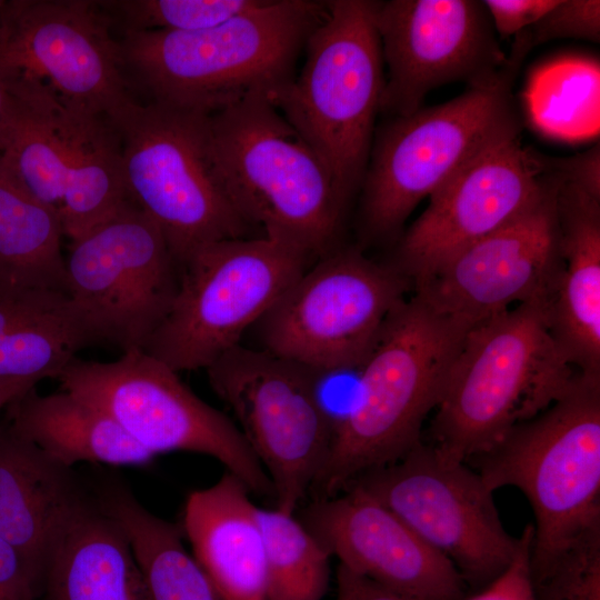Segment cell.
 I'll return each mask as SVG.
<instances>
[{
    "mask_svg": "<svg viewBox=\"0 0 600 600\" xmlns=\"http://www.w3.org/2000/svg\"><path fill=\"white\" fill-rule=\"evenodd\" d=\"M327 1L267 0L220 26L122 34L126 72L150 101L216 112L251 94L268 99L296 63Z\"/></svg>",
    "mask_w": 600,
    "mask_h": 600,
    "instance_id": "cell-2",
    "label": "cell"
},
{
    "mask_svg": "<svg viewBox=\"0 0 600 600\" xmlns=\"http://www.w3.org/2000/svg\"><path fill=\"white\" fill-rule=\"evenodd\" d=\"M112 28L100 1H3L0 78L43 84L67 102L110 116L134 99Z\"/></svg>",
    "mask_w": 600,
    "mask_h": 600,
    "instance_id": "cell-16",
    "label": "cell"
},
{
    "mask_svg": "<svg viewBox=\"0 0 600 600\" xmlns=\"http://www.w3.org/2000/svg\"><path fill=\"white\" fill-rule=\"evenodd\" d=\"M264 543L267 600H322L330 553L292 512L257 508Z\"/></svg>",
    "mask_w": 600,
    "mask_h": 600,
    "instance_id": "cell-29",
    "label": "cell"
},
{
    "mask_svg": "<svg viewBox=\"0 0 600 600\" xmlns=\"http://www.w3.org/2000/svg\"><path fill=\"white\" fill-rule=\"evenodd\" d=\"M13 97L0 158L34 198L59 216L71 241L118 212L128 198L119 133L108 116L47 87L3 81Z\"/></svg>",
    "mask_w": 600,
    "mask_h": 600,
    "instance_id": "cell-8",
    "label": "cell"
},
{
    "mask_svg": "<svg viewBox=\"0 0 600 600\" xmlns=\"http://www.w3.org/2000/svg\"><path fill=\"white\" fill-rule=\"evenodd\" d=\"M556 167L562 267L549 303L551 331L579 373L600 378V191Z\"/></svg>",
    "mask_w": 600,
    "mask_h": 600,
    "instance_id": "cell-21",
    "label": "cell"
},
{
    "mask_svg": "<svg viewBox=\"0 0 600 600\" xmlns=\"http://www.w3.org/2000/svg\"><path fill=\"white\" fill-rule=\"evenodd\" d=\"M91 486L102 509L126 534L149 600H221L186 549L180 529L144 508L118 478L103 477Z\"/></svg>",
    "mask_w": 600,
    "mask_h": 600,
    "instance_id": "cell-27",
    "label": "cell"
},
{
    "mask_svg": "<svg viewBox=\"0 0 600 600\" xmlns=\"http://www.w3.org/2000/svg\"><path fill=\"white\" fill-rule=\"evenodd\" d=\"M62 224L0 158V279L66 293Z\"/></svg>",
    "mask_w": 600,
    "mask_h": 600,
    "instance_id": "cell-28",
    "label": "cell"
},
{
    "mask_svg": "<svg viewBox=\"0 0 600 600\" xmlns=\"http://www.w3.org/2000/svg\"><path fill=\"white\" fill-rule=\"evenodd\" d=\"M339 564L418 600H462L454 566L397 514L356 484L313 499L302 520Z\"/></svg>",
    "mask_w": 600,
    "mask_h": 600,
    "instance_id": "cell-20",
    "label": "cell"
},
{
    "mask_svg": "<svg viewBox=\"0 0 600 600\" xmlns=\"http://www.w3.org/2000/svg\"><path fill=\"white\" fill-rule=\"evenodd\" d=\"M351 484L371 494L446 557L466 584L484 588L507 569L519 549L520 537L504 529L493 492L479 473L434 444L420 442L398 461Z\"/></svg>",
    "mask_w": 600,
    "mask_h": 600,
    "instance_id": "cell-15",
    "label": "cell"
},
{
    "mask_svg": "<svg viewBox=\"0 0 600 600\" xmlns=\"http://www.w3.org/2000/svg\"><path fill=\"white\" fill-rule=\"evenodd\" d=\"M227 191L244 220L310 260L336 248L350 201L329 168L264 94L209 114Z\"/></svg>",
    "mask_w": 600,
    "mask_h": 600,
    "instance_id": "cell-4",
    "label": "cell"
},
{
    "mask_svg": "<svg viewBox=\"0 0 600 600\" xmlns=\"http://www.w3.org/2000/svg\"><path fill=\"white\" fill-rule=\"evenodd\" d=\"M513 79L506 73L444 103L392 117L377 132L360 188L364 237H393L422 199L491 146L520 132Z\"/></svg>",
    "mask_w": 600,
    "mask_h": 600,
    "instance_id": "cell-9",
    "label": "cell"
},
{
    "mask_svg": "<svg viewBox=\"0 0 600 600\" xmlns=\"http://www.w3.org/2000/svg\"><path fill=\"white\" fill-rule=\"evenodd\" d=\"M378 4L327 1L306 40L301 70L269 98L349 201L362 184L384 86Z\"/></svg>",
    "mask_w": 600,
    "mask_h": 600,
    "instance_id": "cell-6",
    "label": "cell"
},
{
    "mask_svg": "<svg viewBox=\"0 0 600 600\" xmlns=\"http://www.w3.org/2000/svg\"><path fill=\"white\" fill-rule=\"evenodd\" d=\"M376 27L387 67L380 111L391 117L416 112L440 86L478 87L513 73L482 1H379Z\"/></svg>",
    "mask_w": 600,
    "mask_h": 600,
    "instance_id": "cell-18",
    "label": "cell"
},
{
    "mask_svg": "<svg viewBox=\"0 0 600 600\" xmlns=\"http://www.w3.org/2000/svg\"><path fill=\"white\" fill-rule=\"evenodd\" d=\"M89 482L9 427L0 426V538L30 564L41 582L47 558Z\"/></svg>",
    "mask_w": 600,
    "mask_h": 600,
    "instance_id": "cell-22",
    "label": "cell"
},
{
    "mask_svg": "<svg viewBox=\"0 0 600 600\" xmlns=\"http://www.w3.org/2000/svg\"><path fill=\"white\" fill-rule=\"evenodd\" d=\"M249 492L227 471L184 503L182 531L221 600H267L264 543Z\"/></svg>",
    "mask_w": 600,
    "mask_h": 600,
    "instance_id": "cell-23",
    "label": "cell"
},
{
    "mask_svg": "<svg viewBox=\"0 0 600 600\" xmlns=\"http://www.w3.org/2000/svg\"><path fill=\"white\" fill-rule=\"evenodd\" d=\"M267 0H112L100 1L113 27L139 31H198L220 26Z\"/></svg>",
    "mask_w": 600,
    "mask_h": 600,
    "instance_id": "cell-30",
    "label": "cell"
},
{
    "mask_svg": "<svg viewBox=\"0 0 600 600\" xmlns=\"http://www.w3.org/2000/svg\"><path fill=\"white\" fill-rule=\"evenodd\" d=\"M309 261L263 234L199 249L180 268L172 304L143 351L176 372L206 369L240 344Z\"/></svg>",
    "mask_w": 600,
    "mask_h": 600,
    "instance_id": "cell-10",
    "label": "cell"
},
{
    "mask_svg": "<svg viewBox=\"0 0 600 600\" xmlns=\"http://www.w3.org/2000/svg\"><path fill=\"white\" fill-rule=\"evenodd\" d=\"M42 582L26 559L0 538V600H41Z\"/></svg>",
    "mask_w": 600,
    "mask_h": 600,
    "instance_id": "cell-34",
    "label": "cell"
},
{
    "mask_svg": "<svg viewBox=\"0 0 600 600\" xmlns=\"http://www.w3.org/2000/svg\"><path fill=\"white\" fill-rule=\"evenodd\" d=\"M579 372L557 342L549 302L517 304L466 333L431 422L434 446L467 461L563 397Z\"/></svg>",
    "mask_w": 600,
    "mask_h": 600,
    "instance_id": "cell-3",
    "label": "cell"
},
{
    "mask_svg": "<svg viewBox=\"0 0 600 600\" xmlns=\"http://www.w3.org/2000/svg\"><path fill=\"white\" fill-rule=\"evenodd\" d=\"M469 329L417 296L394 310L358 368L351 403L334 422L328 458L310 489L313 499L338 494L422 442L423 422L440 401Z\"/></svg>",
    "mask_w": 600,
    "mask_h": 600,
    "instance_id": "cell-1",
    "label": "cell"
},
{
    "mask_svg": "<svg viewBox=\"0 0 600 600\" xmlns=\"http://www.w3.org/2000/svg\"><path fill=\"white\" fill-rule=\"evenodd\" d=\"M336 600H418L388 589L342 564L337 569Z\"/></svg>",
    "mask_w": 600,
    "mask_h": 600,
    "instance_id": "cell-36",
    "label": "cell"
},
{
    "mask_svg": "<svg viewBox=\"0 0 600 600\" xmlns=\"http://www.w3.org/2000/svg\"><path fill=\"white\" fill-rule=\"evenodd\" d=\"M58 380L62 390L104 410L154 456L188 451L212 457L250 492L272 496L269 477L237 424L147 352H123L110 362L74 359Z\"/></svg>",
    "mask_w": 600,
    "mask_h": 600,
    "instance_id": "cell-12",
    "label": "cell"
},
{
    "mask_svg": "<svg viewBox=\"0 0 600 600\" xmlns=\"http://www.w3.org/2000/svg\"><path fill=\"white\" fill-rule=\"evenodd\" d=\"M17 400L16 394L8 388L0 384V412L4 407Z\"/></svg>",
    "mask_w": 600,
    "mask_h": 600,
    "instance_id": "cell-38",
    "label": "cell"
},
{
    "mask_svg": "<svg viewBox=\"0 0 600 600\" xmlns=\"http://www.w3.org/2000/svg\"><path fill=\"white\" fill-rule=\"evenodd\" d=\"M90 340L62 291L0 279V384L17 400L58 379Z\"/></svg>",
    "mask_w": 600,
    "mask_h": 600,
    "instance_id": "cell-25",
    "label": "cell"
},
{
    "mask_svg": "<svg viewBox=\"0 0 600 600\" xmlns=\"http://www.w3.org/2000/svg\"><path fill=\"white\" fill-rule=\"evenodd\" d=\"M558 184L551 159L539 198L414 284V296L470 328L523 302L550 303L562 267Z\"/></svg>",
    "mask_w": 600,
    "mask_h": 600,
    "instance_id": "cell-17",
    "label": "cell"
},
{
    "mask_svg": "<svg viewBox=\"0 0 600 600\" xmlns=\"http://www.w3.org/2000/svg\"><path fill=\"white\" fill-rule=\"evenodd\" d=\"M9 429L60 464L147 466L156 457L104 410L62 390L34 389L8 406Z\"/></svg>",
    "mask_w": 600,
    "mask_h": 600,
    "instance_id": "cell-26",
    "label": "cell"
},
{
    "mask_svg": "<svg viewBox=\"0 0 600 600\" xmlns=\"http://www.w3.org/2000/svg\"><path fill=\"white\" fill-rule=\"evenodd\" d=\"M13 107V97L0 78V137L9 121Z\"/></svg>",
    "mask_w": 600,
    "mask_h": 600,
    "instance_id": "cell-37",
    "label": "cell"
},
{
    "mask_svg": "<svg viewBox=\"0 0 600 600\" xmlns=\"http://www.w3.org/2000/svg\"><path fill=\"white\" fill-rule=\"evenodd\" d=\"M204 370L268 474L276 508L293 513L321 471L333 437L318 376L241 344Z\"/></svg>",
    "mask_w": 600,
    "mask_h": 600,
    "instance_id": "cell-13",
    "label": "cell"
},
{
    "mask_svg": "<svg viewBox=\"0 0 600 600\" xmlns=\"http://www.w3.org/2000/svg\"><path fill=\"white\" fill-rule=\"evenodd\" d=\"M516 36L507 57V67L514 73L531 48L540 43L566 38L598 42L600 1L559 0L539 21Z\"/></svg>",
    "mask_w": 600,
    "mask_h": 600,
    "instance_id": "cell-32",
    "label": "cell"
},
{
    "mask_svg": "<svg viewBox=\"0 0 600 600\" xmlns=\"http://www.w3.org/2000/svg\"><path fill=\"white\" fill-rule=\"evenodd\" d=\"M66 294L91 346L144 350L174 299L179 267L159 227L129 200L71 241Z\"/></svg>",
    "mask_w": 600,
    "mask_h": 600,
    "instance_id": "cell-14",
    "label": "cell"
},
{
    "mask_svg": "<svg viewBox=\"0 0 600 600\" xmlns=\"http://www.w3.org/2000/svg\"><path fill=\"white\" fill-rule=\"evenodd\" d=\"M559 0L482 1L494 31L508 38L526 30L548 13Z\"/></svg>",
    "mask_w": 600,
    "mask_h": 600,
    "instance_id": "cell-35",
    "label": "cell"
},
{
    "mask_svg": "<svg viewBox=\"0 0 600 600\" xmlns=\"http://www.w3.org/2000/svg\"><path fill=\"white\" fill-rule=\"evenodd\" d=\"M494 492L519 489L534 516L530 571L600 529V378L579 373L569 391L472 458Z\"/></svg>",
    "mask_w": 600,
    "mask_h": 600,
    "instance_id": "cell-5",
    "label": "cell"
},
{
    "mask_svg": "<svg viewBox=\"0 0 600 600\" xmlns=\"http://www.w3.org/2000/svg\"><path fill=\"white\" fill-rule=\"evenodd\" d=\"M533 536L528 524L520 536L519 549L507 569L468 600H536L531 573L530 551Z\"/></svg>",
    "mask_w": 600,
    "mask_h": 600,
    "instance_id": "cell-33",
    "label": "cell"
},
{
    "mask_svg": "<svg viewBox=\"0 0 600 600\" xmlns=\"http://www.w3.org/2000/svg\"><path fill=\"white\" fill-rule=\"evenodd\" d=\"M549 173L550 159L526 149L519 133L500 140L430 196L400 239L392 264L417 284L524 211L544 190Z\"/></svg>",
    "mask_w": 600,
    "mask_h": 600,
    "instance_id": "cell-19",
    "label": "cell"
},
{
    "mask_svg": "<svg viewBox=\"0 0 600 600\" xmlns=\"http://www.w3.org/2000/svg\"><path fill=\"white\" fill-rule=\"evenodd\" d=\"M41 600H149L130 543L90 482L47 558Z\"/></svg>",
    "mask_w": 600,
    "mask_h": 600,
    "instance_id": "cell-24",
    "label": "cell"
},
{
    "mask_svg": "<svg viewBox=\"0 0 600 600\" xmlns=\"http://www.w3.org/2000/svg\"><path fill=\"white\" fill-rule=\"evenodd\" d=\"M410 286L392 263L336 248L307 268L256 324L261 350L317 376L358 369Z\"/></svg>",
    "mask_w": 600,
    "mask_h": 600,
    "instance_id": "cell-11",
    "label": "cell"
},
{
    "mask_svg": "<svg viewBox=\"0 0 600 600\" xmlns=\"http://www.w3.org/2000/svg\"><path fill=\"white\" fill-rule=\"evenodd\" d=\"M108 117L128 198L159 227L179 271L210 243L250 237L218 168L209 113L133 99Z\"/></svg>",
    "mask_w": 600,
    "mask_h": 600,
    "instance_id": "cell-7",
    "label": "cell"
},
{
    "mask_svg": "<svg viewBox=\"0 0 600 600\" xmlns=\"http://www.w3.org/2000/svg\"><path fill=\"white\" fill-rule=\"evenodd\" d=\"M530 573L536 600H600V529Z\"/></svg>",
    "mask_w": 600,
    "mask_h": 600,
    "instance_id": "cell-31",
    "label": "cell"
}]
</instances>
